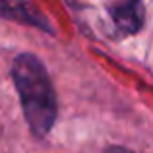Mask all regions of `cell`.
<instances>
[{
	"label": "cell",
	"instance_id": "3",
	"mask_svg": "<svg viewBox=\"0 0 153 153\" xmlns=\"http://www.w3.org/2000/svg\"><path fill=\"white\" fill-rule=\"evenodd\" d=\"M111 18L118 31L126 35L138 33L143 25V6L140 2H120L111 6Z\"/></svg>",
	"mask_w": 153,
	"mask_h": 153
},
{
	"label": "cell",
	"instance_id": "1",
	"mask_svg": "<svg viewBox=\"0 0 153 153\" xmlns=\"http://www.w3.org/2000/svg\"><path fill=\"white\" fill-rule=\"evenodd\" d=\"M14 85L31 132L45 138L56 120V97L43 62L35 54H19L12 66Z\"/></svg>",
	"mask_w": 153,
	"mask_h": 153
},
{
	"label": "cell",
	"instance_id": "2",
	"mask_svg": "<svg viewBox=\"0 0 153 153\" xmlns=\"http://www.w3.org/2000/svg\"><path fill=\"white\" fill-rule=\"evenodd\" d=\"M0 16L22 23H29V25H37L41 29H45L47 33H52V25L29 2H0Z\"/></svg>",
	"mask_w": 153,
	"mask_h": 153
}]
</instances>
